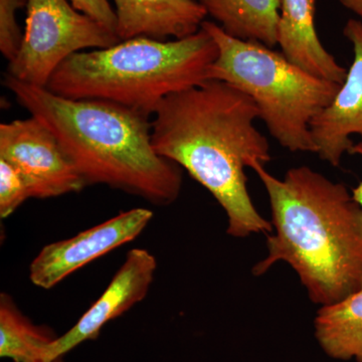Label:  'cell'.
Instances as JSON below:
<instances>
[{
  "mask_svg": "<svg viewBox=\"0 0 362 362\" xmlns=\"http://www.w3.org/2000/svg\"><path fill=\"white\" fill-rule=\"evenodd\" d=\"M258 107L233 86L206 80L169 95L152 121V145L206 188L228 218L233 238L273 233L252 204L245 169L271 161L270 144L255 120Z\"/></svg>",
  "mask_w": 362,
  "mask_h": 362,
  "instance_id": "6da1fadb",
  "label": "cell"
},
{
  "mask_svg": "<svg viewBox=\"0 0 362 362\" xmlns=\"http://www.w3.org/2000/svg\"><path fill=\"white\" fill-rule=\"evenodd\" d=\"M252 169L268 194L273 226L268 254L252 274L265 275L284 262L320 307L361 291L362 207L347 187L305 165L282 180L262 164Z\"/></svg>",
  "mask_w": 362,
  "mask_h": 362,
  "instance_id": "7a4b0ae2",
  "label": "cell"
},
{
  "mask_svg": "<svg viewBox=\"0 0 362 362\" xmlns=\"http://www.w3.org/2000/svg\"><path fill=\"white\" fill-rule=\"evenodd\" d=\"M4 84L56 136L86 185H108L158 206L180 197L182 171L153 148L149 116L103 100L58 96L7 73Z\"/></svg>",
  "mask_w": 362,
  "mask_h": 362,
  "instance_id": "3957f363",
  "label": "cell"
},
{
  "mask_svg": "<svg viewBox=\"0 0 362 362\" xmlns=\"http://www.w3.org/2000/svg\"><path fill=\"white\" fill-rule=\"evenodd\" d=\"M218 45L204 28L183 39L137 37L71 54L47 89L74 100H103L154 115L169 95L206 82Z\"/></svg>",
  "mask_w": 362,
  "mask_h": 362,
  "instance_id": "277c9868",
  "label": "cell"
},
{
  "mask_svg": "<svg viewBox=\"0 0 362 362\" xmlns=\"http://www.w3.org/2000/svg\"><path fill=\"white\" fill-rule=\"evenodd\" d=\"M202 28L218 49L207 80L225 82L251 98L281 146L317 153L311 122L332 103L341 85L312 75L262 42L230 37L218 23L204 21Z\"/></svg>",
  "mask_w": 362,
  "mask_h": 362,
  "instance_id": "5b68a950",
  "label": "cell"
},
{
  "mask_svg": "<svg viewBox=\"0 0 362 362\" xmlns=\"http://www.w3.org/2000/svg\"><path fill=\"white\" fill-rule=\"evenodd\" d=\"M25 30L7 74L25 84L47 88L66 59L85 49H101L121 42L116 33L68 0H28Z\"/></svg>",
  "mask_w": 362,
  "mask_h": 362,
  "instance_id": "8992f818",
  "label": "cell"
},
{
  "mask_svg": "<svg viewBox=\"0 0 362 362\" xmlns=\"http://www.w3.org/2000/svg\"><path fill=\"white\" fill-rule=\"evenodd\" d=\"M0 159L20 171L35 199L73 194L86 187L56 136L33 116L0 125Z\"/></svg>",
  "mask_w": 362,
  "mask_h": 362,
  "instance_id": "52a82bcc",
  "label": "cell"
},
{
  "mask_svg": "<svg viewBox=\"0 0 362 362\" xmlns=\"http://www.w3.org/2000/svg\"><path fill=\"white\" fill-rule=\"evenodd\" d=\"M152 218L149 209H130L70 239L47 245L30 264V281L42 289H52L90 262L132 242Z\"/></svg>",
  "mask_w": 362,
  "mask_h": 362,
  "instance_id": "ba28073f",
  "label": "cell"
},
{
  "mask_svg": "<svg viewBox=\"0 0 362 362\" xmlns=\"http://www.w3.org/2000/svg\"><path fill=\"white\" fill-rule=\"evenodd\" d=\"M156 257L144 249L128 252L110 284L77 323L47 347L45 362L63 358L68 352L89 340L96 339L107 323L141 302L154 280Z\"/></svg>",
  "mask_w": 362,
  "mask_h": 362,
  "instance_id": "9c48e42d",
  "label": "cell"
},
{
  "mask_svg": "<svg viewBox=\"0 0 362 362\" xmlns=\"http://www.w3.org/2000/svg\"><path fill=\"white\" fill-rule=\"evenodd\" d=\"M343 35L354 47V61L332 103L313 119L310 126L317 156L335 168L354 147L350 136L362 138L361 21H347Z\"/></svg>",
  "mask_w": 362,
  "mask_h": 362,
  "instance_id": "30bf717a",
  "label": "cell"
},
{
  "mask_svg": "<svg viewBox=\"0 0 362 362\" xmlns=\"http://www.w3.org/2000/svg\"><path fill=\"white\" fill-rule=\"evenodd\" d=\"M116 35L121 40L137 37L183 39L202 28L207 16L195 0H114Z\"/></svg>",
  "mask_w": 362,
  "mask_h": 362,
  "instance_id": "8fae6325",
  "label": "cell"
},
{
  "mask_svg": "<svg viewBox=\"0 0 362 362\" xmlns=\"http://www.w3.org/2000/svg\"><path fill=\"white\" fill-rule=\"evenodd\" d=\"M315 9L316 0H281L277 45L295 65L316 77L341 85L347 70L319 40Z\"/></svg>",
  "mask_w": 362,
  "mask_h": 362,
  "instance_id": "7c38bea8",
  "label": "cell"
},
{
  "mask_svg": "<svg viewBox=\"0 0 362 362\" xmlns=\"http://www.w3.org/2000/svg\"><path fill=\"white\" fill-rule=\"evenodd\" d=\"M223 32L274 47L278 42L281 0H197Z\"/></svg>",
  "mask_w": 362,
  "mask_h": 362,
  "instance_id": "4fadbf2b",
  "label": "cell"
},
{
  "mask_svg": "<svg viewBox=\"0 0 362 362\" xmlns=\"http://www.w3.org/2000/svg\"><path fill=\"white\" fill-rule=\"evenodd\" d=\"M314 335L330 358L362 362V290L320 307L314 319Z\"/></svg>",
  "mask_w": 362,
  "mask_h": 362,
  "instance_id": "5bb4252c",
  "label": "cell"
},
{
  "mask_svg": "<svg viewBox=\"0 0 362 362\" xmlns=\"http://www.w3.org/2000/svg\"><path fill=\"white\" fill-rule=\"evenodd\" d=\"M58 337L33 324L6 293L0 296V357L13 362H45L47 347Z\"/></svg>",
  "mask_w": 362,
  "mask_h": 362,
  "instance_id": "9a60e30c",
  "label": "cell"
},
{
  "mask_svg": "<svg viewBox=\"0 0 362 362\" xmlns=\"http://www.w3.org/2000/svg\"><path fill=\"white\" fill-rule=\"evenodd\" d=\"M30 197V188L20 171L0 159V216L8 218Z\"/></svg>",
  "mask_w": 362,
  "mask_h": 362,
  "instance_id": "2e32d148",
  "label": "cell"
},
{
  "mask_svg": "<svg viewBox=\"0 0 362 362\" xmlns=\"http://www.w3.org/2000/svg\"><path fill=\"white\" fill-rule=\"evenodd\" d=\"M28 0H0V51L7 61L16 56L23 33L16 21L18 9L26 6Z\"/></svg>",
  "mask_w": 362,
  "mask_h": 362,
  "instance_id": "e0dca14e",
  "label": "cell"
},
{
  "mask_svg": "<svg viewBox=\"0 0 362 362\" xmlns=\"http://www.w3.org/2000/svg\"><path fill=\"white\" fill-rule=\"evenodd\" d=\"M70 2L78 11L87 14L112 33H116V13L108 0H70Z\"/></svg>",
  "mask_w": 362,
  "mask_h": 362,
  "instance_id": "ac0fdd59",
  "label": "cell"
},
{
  "mask_svg": "<svg viewBox=\"0 0 362 362\" xmlns=\"http://www.w3.org/2000/svg\"><path fill=\"white\" fill-rule=\"evenodd\" d=\"M349 154H354V156H361L362 158V141L354 144L352 149L350 150ZM352 197L356 199L357 204L362 207V181L352 190Z\"/></svg>",
  "mask_w": 362,
  "mask_h": 362,
  "instance_id": "d6986e66",
  "label": "cell"
},
{
  "mask_svg": "<svg viewBox=\"0 0 362 362\" xmlns=\"http://www.w3.org/2000/svg\"><path fill=\"white\" fill-rule=\"evenodd\" d=\"M345 8L362 18V0H338Z\"/></svg>",
  "mask_w": 362,
  "mask_h": 362,
  "instance_id": "ffe728a7",
  "label": "cell"
},
{
  "mask_svg": "<svg viewBox=\"0 0 362 362\" xmlns=\"http://www.w3.org/2000/svg\"><path fill=\"white\" fill-rule=\"evenodd\" d=\"M52 362H63V358L56 359V361H52Z\"/></svg>",
  "mask_w": 362,
  "mask_h": 362,
  "instance_id": "44dd1931",
  "label": "cell"
}]
</instances>
